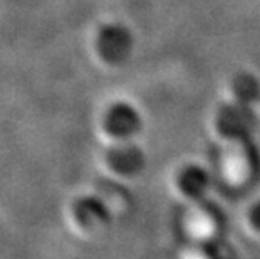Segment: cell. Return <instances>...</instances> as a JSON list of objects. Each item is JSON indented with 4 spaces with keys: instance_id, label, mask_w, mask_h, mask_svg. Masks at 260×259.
Listing matches in <instances>:
<instances>
[{
    "instance_id": "6da1fadb",
    "label": "cell",
    "mask_w": 260,
    "mask_h": 259,
    "mask_svg": "<svg viewBox=\"0 0 260 259\" xmlns=\"http://www.w3.org/2000/svg\"><path fill=\"white\" fill-rule=\"evenodd\" d=\"M190 259H203V257H202V256H198V254H195V256L190 257Z\"/></svg>"
}]
</instances>
